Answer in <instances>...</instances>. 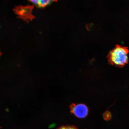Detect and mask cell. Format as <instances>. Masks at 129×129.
I'll list each match as a JSON object with an SVG mask.
<instances>
[{"label":"cell","mask_w":129,"mask_h":129,"mask_svg":"<svg viewBox=\"0 0 129 129\" xmlns=\"http://www.w3.org/2000/svg\"><path fill=\"white\" fill-rule=\"evenodd\" d=\"M128 47L117 45L110 51L108 55V61L110 64L117 67H122L128 63Z\"/></svg>","instance_id":"6da1fadb"},{"label":"cell","mask_w":129,"mask_h":129,"mask_svg":"<svg viewBox=\"0 0 129 129\" xmlns=\"http://www.w3.org/2000/svg\"><path fill=\"white\" fill-rule=\"evenodd\" d=\"M34 6L28 5L25 6L20 5L15 6L13 9L15 14L17 15L18 18L22 19L25 22L28 23L36 17L32 14Z\"/></svg>","instance_id":"7a4b0ae2"},{"label":"cell","mask_w":129,"mask_h":129,"mask_svg":"<svg viewBox=\"0 0 129 129\" xmlns=\"http://www.w3.org/2000/svg\"><path fill=\"white\" fill-rule=\"evenodd\" d=\"M70 109L72 113L79 118L85 117L88 114V108L84 104H72L70 106Z\"/></svg>","instance_id":"3957f363"},{"label":"cell","mask_w":129,"mask_h":129,"mask_svg":"<svg viewBox=\"0 0 129 129\" xmlns=\"http://www.w3.org/2000/svg\"><path fill=\"white\" fill-rule=\"evenodd\" d=\"M55 1H29V2L32 3L34 5L36 6L37 8H44L48 5L50 4L53 2Z\"/></svg>","instance_id":"277c9868"},{"label":"cell","mask_w":129,"mask_h":129,"mask_svg":"<svg viewBox=\"0 0 129 129\" xmlns=\"http://www.w3.org/2000/svg\"><path fill=\"white\" fill-rule=\"evenodd\" d=\"M104 117L105 120H108L111 118V114L109 112H106L104 114Z\"/></svg>","instance_id":"5b68a950"},{"label":"cell","mask_w":129,"mask_h":129,"mask_svg":"<svg viewBox=\"0 0 129 129\" xmlns=\"http://www.w3.org/2000/svg\"><path fill=\"white\" fill-rule=\"evenodd\" d=\"M58 129H77L76 127L73 126H66L60 127Z\"/></svg>","instance_id":"8992f818"},{"label":"cell","mask_w":129,"mask_h":129,"mask_svg":"<svg viewBox=\"0 0 129 129\" xmlns=\"http://www.w3.org/2000/svg\"><path fill=\"white\" fill-rule=\"evenodd\" d=\"M6 112H9V109H6Z\"/></svg>","instance_id":"52a82bcc"},{"label":"cell","mask_w":129,"mask_h":129,"mask_svg":"<svg viewBox=\"0 0 129 129\" xmlns=\"http://www.w3.org/2000/svg\"><path fill=\"white\" fill-rule=\"evenodd\" d=\"M2 55V53L0 52V56Z\"/></svg>","instance_id":"ba28073f"}]
</instances>
